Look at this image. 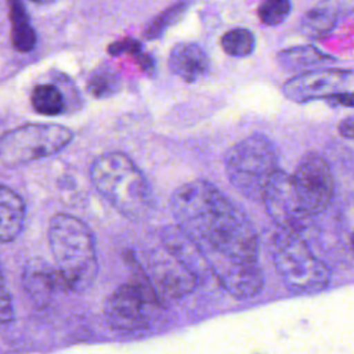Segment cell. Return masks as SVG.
Listing matches in <instances>:
<instances>
[{"label": "cell", "mask_w": 354, "mask_h": 354, "mask_svg": "<svg viewBox=\"0 0 354 354\" xmlns=\"http://www.w3.org/2000/svg\"><path fill=\"white\" fill-rule=\"evenodd\" d=\"M159 295L145 270L138 264L133 279L118 286L106 299L104 314L108 325L119 332H138L149 328L159 308Z\"/></svg>", "instance_id": "8992f818"}, {"label": "cell", "mask_w": 354, "mask_h": 354, "mask_svg": "<svg viewBox=\"0 0 354 354\" xmlns=\"http://www.w3.org/2000/svg\"><path fill=\"white\" fill-rule=\"evenodd\" d=\"M351 243H353V249H354V234H353V236H351Z\"/></svg>", "instance_id": "f546056e"}, {"label": "cell", "mask_w": 354, "mask_h": 354, "mask_svg": "<svg viewBox=\"0 0 354 354\" xmlns=\"http://www.w3.org/2000/svg\"><path fill=\"white\" fill-rule=\"evenodd\" d=\"M290 176L296 195L311 218L329 207L335 195V178L322 155L306 153Z\"/></svg>", "instance_id": "ba28073f"}, {"label": "cell", "mask_w": 354, "mask_h": 354, "mask_svg": "<svg viewBox=\"0 0 354 354\" xmlns=\"http://www.w3.org/2000/svg\"><path fill=\"white\" fill-rule=\"evenodd\" d=\"M170 209L176 225L196 245L209 271L228 263H254L259 238L248 216L216 185L194 180L174 189Z\"/></svg>", "instance_id": "6da1fadb"}, {"label": "cell", "mask_w": 354, "mask_h": 354, "mask_svg": "<svg viewBox=\"0 0 354 354\" xmlns=\"http://www.w3.org/2000/svg\"><path fill=\"white\" fill-rule=\"evenodd\" d=\"M231 185L246 199L261 202L264 191L279 170V153L264 134H252L234 144L224 156Z\"/></svg>", "instance_id": "277c9868"}, {"label": "cell", "mask_w": 354, "mask_h": 354, "mask_svg": "<svg viewBox=\"0 0 354 354\" xmlns=\"http://www.w3.org/2000/svg\"><path fill=\"white\" fill-rule=\"evenodd\" d=\"M32 1H41V0H32Z\"/></svg>", "instance_id": "4dcf8cb0"}, {"label": "cell", "mask_w": 354, "mask_h": 354, "mask_svg": "<svg viewBox=\"0 0 354 354\" xmlns=\"http://www.w3.org/2000/svg\"><path fill=\"white\" fill-rule=\"evenodd\" d=\"M221 288L236 299H249L260 293L264 285L263 272L254 263H228L212 272Z\"/></svg>", "instance_id": "5bb4252c"}, {"label": "cell", "mask_w": 354, "mask_h": 354, "mask_svg": "<svg viewBox=\"0 0 354 354\" xmlns=\"http://www.w3.org/2000/svg\"><path fill=\"white\" fill-rule=\"evenodd\" d=\"M109 54L112 55H119V54H134L140 64H141V68L144 71H152L153 69V61L151 59L149 55H145L142 54L141 51V44L133 39H124V40H120V41H115L109 46L108 48Z\"/></svg>", "instance_id": "d4e9b609"}, {"label": "cell", "mask_w": 354, "mask_h": 354, "mask_svg": "<svg viewBox=\"0 0 354 354\" xmlns=\"http://www.w3.org/2000/svg\"><path fill=\"white\" fill-rule=\"evenodd\" d=\"M14 307L8 290L3 286L0 288V324H8L14 319Z\"/></svg>", "instance_id": "484cf974"}, {"label": "cell", "mask_w": 354, "mask_h": 354, "mask_svg": "<svg viewBox=\"0 0 354 354\" xmlns=\"http://www.w3.org/2000/svg\"><path fill=\"white\" fill-rule=\"evenodd\" d=\"M160 239L163 248L181 260L196 275L198 279H201V277L209 271L201 250L176 224L166 225L160 232Z\"/></svg>", "instance_id": "2e32d148"}, {"label": "cell", "mask_w": 354, "mask_h": 354, "mask_svg": "<svg viewBox=\"0 0 354 354\" xmlns=\"http://www.w3.org/2000/svg\"><path fill=\"white\" fill-rule=\"evenodd\" d=\"M73 133L57 123H28L0 136V162L19 166L53 156L66 148Z\"/></svg>", "instance_id": "52a82bcc"}, {"label": "cell", "mask_w": 354, "mask_h": 354, "mask_svg": "<svg viewBox=\"0 0 354 354\" xmlns=\"http://www.w3.org/2000/svg\"><path fill=\"white\" fill-rule=\"evenodd\" d=\"M261 202L279 230L299 232L311 220L296 195L292 176L282 169L268 183Z\"/></svg>", "instance_id": "9c48e42d"}, {"label": "cell", "mask_w": 354, "mask_h": 354, "mask_svg": "<svg viewBox=\"0 0 354 354\" xmlns=\"http://www.w3.org/2000/svg\"><path fill=\"white\" fill-rule=\"evenodd\" d=\"M210 61L205 48L194 41H181L171 47L169 68L187 83L202 79L209 72Z\"/></svg>", "instance_id": "9a60e30c"}, {"label": "cell", "mask_w": 354, "mask_h": 354, "mask_svg": "<svg viewBox=\"0 0 354 354\" xmlns=\"http://www.w3.org/2000/svg\"><path fill=\"white\" fill-rule=\"evenodd\" d=\"M25 202L10 187L0 184V242L14 241L25 223Z\"/></svg>", "instance_id": "e0dca14e"}, {"label": "cell", "mask_w": 354, "mask_h": 354, "mask_svg": "<svg viewBox=\"0 0 354 354\" xmlns=\"http://www.w3.org/2000/svg\"><path fill=\"white\" fill-rule=\"evenodd\" d=\"M185 4L184 3H178V4H173L169 8H166L162 14H159L145 29L144 36L148 40H155L158 39L160 35H163V32L173 25L184 12L185 10Z\"/></svg>", "instance_id": "cb8c5ba5"}, {"label": "cell", "mask_w": 354, "mask_h": 354, "mask_svg": "<svg viewBox=\"0 0 354 354\" xmlns=\"http://www.w3.org/2000/svg\"><path fill=\"white\" fill-rule=\"evenodd\" d=\"M33 109L44 116H57L64 112L65 102L59 88L51 83L37 84L30 94Z\"/></svg>", "instance_id": "ffe728a7"}, {"label": "cell", "mask_w": 354, "mask_h": 354, "mask_svg": "<svg viewBox=\"0 0 354 354\" xmlns=\"http://www.w3.org/2000/svg\"><path fill=\"white\" fill-rule=\"evenodd\" d=\"M94 188L124 217L138 221L153 209V195L144 173L122 152H106L90 169Z\"/></svg>", "instance_id": "3957f363"}, {"label": "cell", "mask_w": 354, "mask_h": 354, "mask_svg": "<svg viewBox=\"0 0 354 354\" xmlns=\"http://www.w3.org/2000/svg\"><path fill=\"white\" fill-rule=\"evenodd\" d=\"M220 46L225 54L235 58H245L253 54L256 37L248 28H232L221 36Z\"/></svg>", "instance_id": "44dd1931"}, {"label": "cell", "mask_w": 354, "mask_h": 354, "mask_svg": "<svg viewBox=\"0 0 354 354\" xmlns=\"http://www.w3.org/2000/svg\"><path fill=\"white\" fill-rule=\"evenodd\" d=\"M277 59L282 69L289 72H296V75L307 71H313L318 66H322L335 61L332 55L310 44L283 48L277 54Z\"/></svg>", "instance_id": "ac0fdd59"}, {"label": "cell", "mask_w": 354, "mask_h": 354, "mask_svg": "<svg viewBox=\"0 0 354 354\" xmlns=\"http://www.w3.org/2000/svg\"><path fill=\"white\" fill-rule=\"evenodd\" d=\"M350 77L351 71L348 69H313L288 79L282 86V91L286 98L297 104H306L314 100H326L332 94L342 91Z\"/></svg>", "instance_id": "8fae6325"}, {"label": "cell", "mask_w": 354, "mask_h": 354, "mask_svg": "<svg viewBox=\"0 0 354 354\" xmlns=\"http://www.w3.org/2000/svg\"><path fill=\"white\" fill-rule=\"evenodd\" d=\"M4 286V279H3V274H1V267H0V288Z\"/></svg>", "instance_id": "f1b7e54d"}, {"label": "cell", "mask_w": 354, "mask_h": 354, "mask_svg": "<svg viewBox=\"0 0 354 354\" xmlns=\"http://www.w3.org/2000/svg\"><path fill=\"white\" fill-rule=\"evenodd\" d=\"M292 11L290 0H263L259 6V19L267 26L281 25Z\"/></svg>", "instance_id": "603a6c76"}, {"label": "cell", "mask_w": 354, "mask_h": 354, "mask_svg": "<svg viewBox=\"0 0 354 354\" xmlns=\"http://www.w3.org/2000/svg\"><path fill=\"white\" fill-rule=\"evenodd\" d=\"M337 133L347 140H354V115L342 119L337 124Z\"/></svg>", "instance_id": "83f0119b"}, {"label": "cell", "mask_w": 354, "mask_h": 354, "mask_svg": "<svg viewBox=\"0 0 354 354\" xmlns=\"http://www.w3.org/2000/svg\"><path fill=\"white\" fill-rule=\"evenodd\" d=\"M119 84H120L119 75L113 69L108 66H102L101 69H97L95 72H93L91 77L88 79L87 88L91 95L97 98H104L115 94L118 91Z\"/></svg>", "instance_id": "7402d4cb"}, {"label": "cell", "mask_w": 354, "mask_h": 354, "mask_svg": "<svg viewBox=\"0 0 354 354\" xmlns=\"http://www.w3.org/2000/svg\"><path fill=\"white\" fill-rule=\"evenodd\" d=\"M332 106L354 108V91H339L325 100Z\"/></svg>", "instance_id": "4316f807"}, {"label": "cell", "mask_w": 354, "mask_h": 354, "mask_svg": "<svg viewBox=\"0 0 354 354\" xmlns=\"http://www.w3.org/2000/svg\"><path fill=\"white\" fill-rule=\"evenodd\" d=\"M144 270L158 295L171 299H180L191 293L199 282L196 275L165 248L149 253Z\"/></svg>", "instance_id": "30bf717a"}, {"label": "cell", "mask_w": 354, "mask_h": 354, "mask_svg": "<svg viewBox=\"0 0 354 354\" xmlns=\"http://www.w3.org/2000/svg\"><path fill=\"white\" fill-rule=\"evenodd\" d=\"M22 288L29 301L39 310L50 304L55 290L62 289L55 267L40 257H33L25 264Z\"/></svg>", "instance_id": "7c38bea8"}, {"label": "cell", "mask_w": 354, "mask_h": 354, "mask_svg": "<svg viewBox=\"0 0 354 354\" xmlns=\"http://www.w3.org/2000/svg\"><path fill=\"white\" fill-rule=\"evenodd\" d=\"M11 25V41L17 51L28 53L36 46V32L30 24L29 15L22 0H7Z\"/></svg>", "instance_id": "d6986e66"}, {"label": "cell", "mask_w": 354, "mask_h": 354, "mask_svg": "<svg viewBox=\"0 0 354 354\" xmlns=\"http://www.w3.org/2000/svg\"><path fill=\"white\" fill-rule=\"evenodd\" d=\"M271 257L281 281L296 295L317 293L329 283L328 267L310 250L299 232L278 228L271 241Z\"/></svg>", "instance_id": "5b68a950"}, {"label": "cell", "mask_w": 354, "mask_h": 354, "mask_svg": "<svg viewBox=\"0 0 354 354\" xmlns=\"http://www.w3.org/2000/svg\"><path fill=\"white\" fill-rule=\"evenodd\" d=\"M48 245L62 290L87 292L98 274L95 241L80 218L57 213L48 224Z\"/></svg>", "instance_id": "7a4b0ae2"}, {"label": "cell", "mask_w": 354, "mask_h": 354, "mask_svg": "<svg viewBox=\"0 0 354 354\" xmlns=\"http://www.w3.org/2000/svg\"><path fill=\"white\" fill-rule=\"evenodd\" d=\"M354 14V0H321L308 10L300 22L301 33L313 40L326 37L337 24Z\"/></svg>", "instance_id": "4fadbf2b"}]
</instances>
